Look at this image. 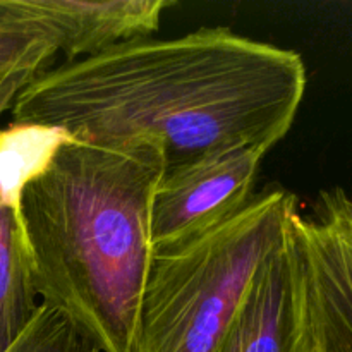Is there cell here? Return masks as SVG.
<instances>
[{
	"mask_svg": "<svg viewBox=\"0 0 352 352\" xmlns=\"http://www.w3.org/2000/svg\"><path fill=\"white\" fill-rule=\"evenodd\" d=\"M305 91L298 52L199 28L124 41L38 72L9 110L12 126L96 146L148 144L168 170L236 144L274 148L291 131Z\"/></svg>",
	"mask_w": 352,
	"mask_h": 352,
	"instance_id": "1",
	"label": "cell"
},
{
	"mask_svg": "<svg viewBox=\"0 0 352 352\" xmlns=\"http://www.w3.org/2000/svg\"><path fill=\"white\" fill-rule=\"evenodd\" d=\"M165 170L148 144L107 148L54 131L17 196L41 305L100 352H131Z\"/></svg>",
	"mask_w": 352,
	"mask_h": 352,
	"instance_id": "2",
	"label": "cell"
},
{
	"mask_svg": "<svg viewBox=\"0 0 352 352\" xmlns=\"http://www.w3.org/2000/svg\"><path fill=\"white\" fill-rule=\"evenodd\" d=\"M298 210L292 192L268 188L215 229L153 254L131 352L219 351Z\"/></svg>",
	"mask_w": 352,
	"mask_h": 352,
	"instance_id": "3",
	"label": "cell"
},
{
	"mask_svg": "<svg viewBox=\"0 0 352 352\" xmlns=\"http://www.w3.org/2000/svg\"><path fill=\"white\" fill-rule=\"evenodd\" d=\"M267 144H236L164 170L151 203V251L174 250L239 213L253 188Z\"/></svg>",
	"mask_w": 352,
	"mask_h": 352,
	"instance_id": "4",
	"label": "cell"
},
{
	"mask_svg": "<svg viewBox=\"0 0 352 352\" xmlns=\"http://www.w3.org/2000/svg\"><path fill=\"white\" fill-rule=\"evenodd\" d=\"M349 196L322 192L311 215H292L302 308L313 352H352V227Z\"/></svg>",
	"mask_w": 352,
	"mask_h": 352,
	"instance_id": "5",
	"label": "cell"
},
{
	"mask_svg": "<svg viewBox=\"0 0 352 352\" xmlns=\"http://www.w3.org/2000/svg\"><path fill=\"white\" fill-rule=\"evenodd\" d=\"M172 0H0V14L40 24L69 62L150 38Z\"/></svg>",
	"mask_w": 352,
	"mask_h": 352,
	"instance_id": "6",
	"label": "cell"
},
{
	"mask_svg": "<svg viewBox=\"0 0 352 352\" xmlns=\"http://www.w3.org/2000/svg\"><path fill=\"white\" fill-rule=\"evenodd\" d=\"M217 352H313L302 308L301 261L291 223L282 246L258 270Z\"/></svg>",
	"mask_w": 352,
	"mask_h": 352,
	"instance_id": "7",
	"label": "cell"
},
{
	"mask_svg": "<svg viewBox=\"0 0 352 352\" xmlns=\"http://www.w3.org/2000/svg\"><path fill=\"white\" fill-rule=\"evenodd\" d=\"M40 308L19 206L0 195V352L12 346Z\"/></svg>",
	"mask_w": 352,
	"mask_h": 352,
	"instance_id": "8",
	"label": "cell"
},
{
	"mask_svg": "<svg viewBox=\"0 0 352 352\" xmlns=\"http://www.w3.org/2000/svg\"><path fill=\"white\" fill-rule=\"evenodd\" d=\"M57 54L47 31L34 21L0 14V82L17 72H41Z\"/></svg>",
	"mask_w": 352,
	"mask_h": 352,
	"instance_id": "9",
	"label": "cell"
},
{
	"mask_svg": "<svg viewBox=\"0 0 352 352\" xmlns=\"http://www.w3.org/2000/svg\"><path fill=\"white\" fill-rule=\"evenodd\" d=\"M6 352H100V349L67 316L41 305L33 322Z\"/></svg>",
	"mask_w": 352,
	"mask_h": 352,
	"instance_id": "10",
	"label": "cell"
},
{
	"mask_svg": "<svg viewBox=\"0 0 352 352\" xmlns=\"http://www.w3.org/2000/svg\"><path fill=\"white\" fill-rule=\"evenodd\" d=\"M33 76L34 72H17V74L10 76L9 79L0 82V116H2L6 110L10 109L17 93L21 91V88H23Z\"/></svg>",
	"mask_w": 352,
	"mask_h": 352,
	"instance_id": "11",
	"label": "cell"
},
{
	"mask_svg": "<svg viewBox=\"0 0 352 352\" xmlns=\"http://www.w3.org/2000/svg\"><path fill=\"white\" fill-rule=\"evenodd\" d=\"M347 213H349V222L352 227V198H349V201H347Z\"/></svg>",
	"mask_w": 352,
	"mask_h": 352,
	"instance_id": "12",
	"label": "cell"
}]
</instances>
